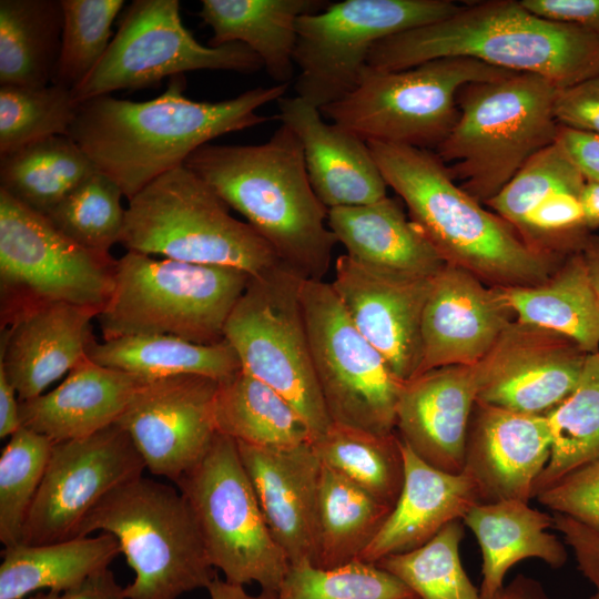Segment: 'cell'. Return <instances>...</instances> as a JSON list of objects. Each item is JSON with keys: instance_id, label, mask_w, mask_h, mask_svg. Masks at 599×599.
I'll return each instance as SVG.
<instances>
[{"instance_id": "cell-1", "label": "cell", "mask_w": 599, "mask_h": 599, "mask_svg": "<svg viewBox=\"0 0 599 599\" xmlns=\"http://www.w3.org/2000/svg\"><path fill=\"white\" fill-rule=\"evenodd\" d=\"M185 88V78L177 75L151 100L101 95L81 102L68 136L130 200L211 140L268 121L257 109L283 98L288 83L219 102L191 100Z\"/></svg>"}, {"instance_id": "cell-2", "label": "cell", "mask_w": 599, "mask_h": 599, "mask_svg": "<svg viewBox=\"0 0 599 599\" xmlns=\"http://www.w3.org/2000/svg\"><path fill=\"white\" fill-rule=\"evenodd\" d=\"M184 165L247 220L283 265L305 280L323 281L338 242L291 128L281 123L256 145L205 144Z\"/></svg>"}, {"instance_id": "cell-3", "label": "cell", "mask_w": 599, "mask_h": 599, "mask_svg": "<svg viewBox=\"0 0 599 599\" xmlns=\"http://www.w3.org/2000/svg\"><path fill=\"white\" fill-rule=\"evenodd\" d=\"M449 57L537 74L567 88L599 75V37L539 18L519 1L491 0L461 6L445 19L376 42L367 65L398 71Z\"/></svg>"}, {"instance_id": "cell-4", "label": "cell", "mask_w": 599, "mask_h": 599, "mask_svg": "<svg viewBox=\"0 0 599 599\" xmlns=\"http://www.w3.org/2000/svg\"><path fill=\"white\" fill-rule=\"evenodd\" d=\"M367 145L387 186L446 264L507 288L544 283L567 256L528 244L464 191L432 150L377 141Z\"/></svg>"}, {"instance_id": "cell-5", "label": "cell", "mask_w": 599, "mask_h": 599, "mask_svg": "<svg viewBox=\"0 0 599 599\" xmlns=\"http://www.w3.org/2000/svg\"><path fill=\"white\" fill-rule=\"evenodd\" d=\"M558 89L546 78L517 72L459 89L457 122L435 153L464 191L487 203L556 141Z\"/></svg>"}, {"instance_id": "cell-6", "label": "cell", "mask_w": 599, "mask_h": 599, "mask_svg": "<svg viewBox=\"0 0 599 599\" xmlns=\"http://www.w3.org/2000/svg\"><path fill=\"white\" fill-rule=\"evenodd\" d=\"M252 277L232 267L128 252L115 261L111 295L95 318L103 341L166 335L216 344Z\"/></svg>"}, {"instance_id": "cell-7", "label": "cell", "mask_w": 599, "mask_h": 599, "mask_svg": "<svg viewBox=\"0 0 599 599\" xmlns=\"http://www.w3.org/2000/svg\"><path fill=\"white\" fill-rule=\"evenodd\" d=\"M120 243L128 252L263 275L278 265L272 246L233 217L214 190L184 164L129 200Z\"/></svg>"}, {"instance_id": "cell-8", "label": "cell", "mask_w": 599, "mask_h": 599, "mask_svg": "<svg viewBox=\"0 0 599 599\" xmlns=\"http://www.w3.org/2000/svg\"><path fill=\"white\" fill-rule=\"evenodd\" d=\"M112 535L134 571L126 599H177L216 577L190 507L172 486L144 478L105 496L85 517L77 538Z\"/></svg>"}, {"instance_id": "cell-9", "label": "cell", "mask_w": 599, "mask_h": 599, "mask_svg": "<svg viewBox=\"0 0 599 599\" xmlns=\"http://www.w3.org/2000/svg\"><path fill=\"white\" fill-rule=\"evenodd\" d=\"M510 73L463 57L435 59L398 71L366 65L352 92L319 111L365 142L436 150L457 122L459 89Z\"/></svg>"}, {"instance_id": "cell-10", "label": "cell", "mask_w": 599, "mask_h": 599, "mask_svg": "<svg viewBox=\"0 0 599 599\" xmlns=\"http://www.w3.org/2000/svg\"><path fill=\"white\" fill-rule=\"evenodd\" d=\"M305 278L281 264L252 277L231 312L224 339L241 368L283 396L304 420L311 443L331 426L314 369L301 300Z\"/></svg>"}, {"instance_id": "cell-11", "label": "cell", "mask_w": 599, "mask_h": 599, "mask_svg": "<svg viewBox=\"0 0 599 599\" xmlns=\"http://www.w3.org/2000/svg\"><path fill=\"white\" fill-rule=\"evenodd\" d=\"M212 567L235 585L278 590L290 562L274 540L236 441L216 433L201 460L176 483Z\"/></svg>"}, {"instance_id": "cell-12", "label": "cell", "mask_w": 599, "mask_h": 599, "mask_svg": "<svg viewBox=\"0 0 599 599\" xmlns=\"http://www.w3.org/2000/svg\"><path fill=\"white\" fill-rule=\"evenodd\" d=\"M115 261L81 247L0 190L1 324L50 303L100 312L113 288Z\"/></svg>"}, {"instance_id": "cell-13", "label": "cell", "mask_w": 599, "mask_h": 599, "mask_svg": "<svg viewBox=\"0 0 599 599\" xmlns=\"http://www.w3.org/2000/svg\"><path fill=\"white\" fill-rule=\"evenodd\" d=\"M450 0H345L297 20L296 95L321 109L352 92L373 45L457 12Z\"/></svg>"}, {"instance_id": "cell-14", "label": "cell", "mask_w": 599, "mask_h": 599, "mask_svg": "<svg viewBox=\"0 0 599 599\" xmlns=\"http://www.w3.org/2000/svg\"><path fill=\"white\" fill-rule=\"evenodd\" d=\"M301 300L331 422L376 434L395 433L403 383L355 327L331 283L304 280Z\"/></svg>"}, {"instance_id": "cell-15", "label": "cell", "mask_w": 599, "mask_h": 599, "mask_svg": "<svg viewBox=\"0 0 599 599\" xmlns=\"http://www.w3.org/2000/svg\"><path fill=\"white\" fill-rule=\"evenodd\" d=\"M261 59L243 43L205 47L183 26L177 0H134L94 69L72 94L77 103L118 90L159 85L194 70L252 73Z\"/></svg>"}, {"instance_id": "cell-16", "label": "cell", "mask_w": 599, "mask_h": 599, "mask_svg": "<svg viewBox=\"0 0 599 599\" xmlns=\"http://www.w3.org/2000/svg\"><path fill=\"white\" fill-rule=\"evenodd\" d=\"M144 469L141 455L116 423L88 437L53 444L20 544L77 538L81 524L100 501L142 476Z\"/></svg>"}, {"instance_id": "cell-17", "label": "cell", "mask_w": 599, "mask_h": 599, "mask_svg": "<svg viewBox=\"0 0 599 599\" xmlns=\"http://www.w3.org/2000/svg\"><path fill=\"white\" fill-rule=\"evenodd\" d=\"M219 382L199 375L144 383L116 424L129 435L145 468L174 484L205 455L216 435Z\"/></svg>"}, {"instance_id": "cell-18", "label": "cell", "mask_w": 599, "mask_h": 599, "mask_svg": "<svg viewBox=\"0 0 599 599\" xmlns=\"http://www.w3.org/2000/svg\"><path fill=\"white\" fill-rule=\"evenodd\" d=\"M588 355L564 335L514 321L476 364V402L546 416L573 390Z\"/></svg>"}, {"instance_id": "cell-19", "label": "cell", "mask_w": 599, "mask_h": 599, "mask_svg": "<svg viewBox=\"0 0 599 599\" xmlns=\"http://www.w3.org/2000/svg\"><path fill=\"white\" fill-rule=\"evenodd\" d=\"M434 277L385 274L347 254L335 262L331 284L348 317L402 383L418 374L422 316Z\"/></svg>"}, {"instance_id": "cell-20", "label": "cell", "mask_w": 599, "mask_h": 599, "mask_svg": "<svg viewBox=\"0 0 599 599\" xmlns=\"http://www.w3.org/2000/svg\"><path fill=\"white\" fill-rule=\"evenodd\" d=\"M514 321L499 287L446 264L434 277L423 311L417 375L445 366L478 364Z\"/></svg>"}, {"instance_id": "cell-21", "label": "cell", "mask_w": 599, "mask_h": 599, "mask_svg": "<svg viewBox=\"0 0 599 599\" xmlns=\"http://www.w3.org/2000/svg\"><path fill=\"white\" fill-rule=\"evenodd\" d=\"M551 450L547 417L477 403L466 440L464 471L479 504L528 502Z\"/></svg>"}, {"instance_id": "cell-22", "label": "cell", "mask_w": 599, "mask_h": 599, "mask_svg": "<svg viewBox=\"0 0 599 599\" xmlns=\"http://www.w3.org/2000/svg\"><path fill=\"white\" fill-rule=\"evenodd\" d=\"M236 444L267 527L290 565H315L322 463L312 444Z\"/></svg>"}, {"instance_id": "cell-23", "label": "cell", "mask_w": 599, "mask_h": 599, "mask_svg": "<svg viewBox=\"0 0 599 599\" xmlns=\"http://www.w3.org/2000/svg\"><path fill=\"white\" fill-rule=\"evenodd\" d=\"M477 393L476 365L434 368L404 382L396 406L398 437L428 465L463 473Z\"/></svg>"}, {"instance_id": "cell-24", "label": "cell", "mask_w": 599, "mask_h": 599, "mask_svg": "<svg viewBox=\"0 0 599 599\" xmlns=\"http://www.w3.org/2000/svg\"><path fill=\"white\" fill-rule=\"evenodd\" d=\"M99 311L68 303L24 309L1 324L0 366L19 402L32 399L87 357Z\"/></svg>"}, {"instance_id": "cell-25", "label": "cell", "mask_w": 599, "mask_h": 599, "mask_svg": "<svg viewBox=\"0 0 599 599\" xmlns=\"http://www.w3.org/2000/svg\"><path fill=\"white\" fill-rule=\"evenodd\" d=\"M277 106V118L302 143L312 187L328 210L372 204L387 196V184L367 142L326 123L318 108L297 95L278 99Z\"/></svg>"}, {"instance_id": "cell-26", "label": "cell", "mask_w": 599, "mask_h": 599, "mask_svg": "<svg viewBox=\"0 0 599 599\" xmlns=\"http://www.w3.org/2000/svg\"><path fill=\"white\" fill-rule=\"evenodd\" d=\"M404 483L390 514L363 552L375 564L384 557L414 550L446 525L460 520L479 504L473 479L465 473L439 470L420 459L402 439Z\"/></svg>"}, {"instance_id": "cell-27", "label": "cell", "mask_w": 599, "mask_h": 599, "mask_svg": "<svg viewBox=\"0 0 599 599\" xmlns=\"http://www.w3.org/2000/svg\"><path fill=\"white\" fill-rule=\"evenodd\" d=\"M146 382L84 357L58 387L19 402L21 426L53 444L88 437L115 424Z\"/></svg>"}, {"instance_id": "cell-28", "label": "cell", "mask_w": 599, "mask_h": 599, "mask_svg": "<svg viewBox=\"0 0 599 599\" xmlns=\"http://www.w3.org/2000/svg\"><path fill=\"white\" fill-rule=\"evenodd\" d=\"M327 224L348 256L375 271L430 278L446 265L395 199L386 196L372 204L331 209Z\"/></svg>"}, {"instance_id": "cell-29", "label": "cell", "mask_w": 599, "mask_h": 599, "mask_svg": "<svg viewBox=\"0 0 599 599\" xmlns=\"http://www.w3.org/2000/svg\"><path fill=\"white\" fill-rule=\"evenodd\" d=\"M323 0H202L199 17L213 35L209 47L243 43L277 84L294 73L297 20L325 9ZM290 84V83H288Z\"/></svg>"}, {"instance_id": "cell-30", "label": "cell", "mask_w": 599, "mask_h": 599, "mask_svg": "<svg viewBox=\"0 0 599 599\" xmlns=\"http://www.w3.org/2000/svg\"><path fill=\"white\" fill-rule=\"evenodd\" d=\"M461 520L481 549V599L497 593L505 586L508 570L521 560L537 558L552 568L562 567L567 560L564 544L547 532L554 527V515L531 508L528 502L476 504Z\"/></svg>"}, {"instance_id": "cell-31", "label": "cell", "mask_w": 599, "mask_h": 599, "mask_svg": "<svg viewBox=\"0 0 599 599\" xmlns=\"http://www.w3.org/2000/svg\"><path fill=\"white\" fill-rule=\"evenodd\" d=\"M500 290L515 321L564 335L588 354L599 352V298L580 250L544 283Z\"/></svg>"}, {"instance_id": "cell-32", "label": "cell", "mask_w": 599, "mask_h": 599, "mask_svg": "<svg viewBox=\"0 0 599 599\" xmlns=\"http://www.w3.org/2000/svg\"><path fill=\"white\" fill-rule=\"evenodd\" d=\"M121 552L110 534L63 541L6 547L0 565V599H23L48 589L60 593L108 568Z\"/></svg>"}, {"instance_id": "cell-33", "label": "cell", "mask_w": 599, "mask_h": 599, "mask_svg": "<svg viewBox=\"0 0 599 599\" xmlns=\"http://www.w3.org/2000/svg\"><path fill=\"white\" fill-rule=\"evenodd\" d=\"M87 357L108 368L146 380L177 375H199L223 382L241 369L227 341L201 345L166 335L125 336L98 343L93 339Z\"/></svg>"}, {"instance_id": "cell-34", "label": "cell", "mask_w": 599, "mask_h": 599, "mask_svg": "<svg viewBox=\"0 0 599 599\" xmlns=\"http://www.w3.org/2000/svg\"><path fill=\"white\" fill-rule=\"evenodd\" d=\"M62 24L60 0H1L0 85L51 84Z\"/></svg>"}, {"instance_id": "cell-35", "label": "cell", "mask_w": 599, "mask_h": 599, "mask_svg": "<svg viewBox=\"0 0 599 599\" xmlns=\"http://www.w3.org/2000/svg\"><path fill=\"white\" fill-rule=\"evenodd\" d=\"M214 418L217 433L235 441L263 447L311 443L309 432L292 405L242 368L219 383Z\"/></svg>"}, {"instance_id": "cell-36", "label": "cell", "mask_w": 599, "mask_h": 599, "mask_svg": "<svg viewBox=\"0 0 599 599\" xmlns=\"http://www.w3.org/2000/svg\"><path fill=\"white\" fill-rule=\"evenodd\" d=\"M98 170L68 135H54L0 155V190L47 215Z\"/></svg>"}, {"instance_id": "cell-37", "label": "cell", "mask_w": 599, "mask_h": 599, "mask_svg": "<svg viewBox=\"0 0 599 599\" xmlns=\"http://www.w3.org/2000/svg\"><path fill=\"white\" fill-rule=\"evenodd\" d=\"M392 509L322 464L315 566L328 569L361 560Z\"/></svg>"}, {"instance_id": "cell-38", "label": "cell", "mask_w": 599, "mask_h": 599, "mask_svg": "<svg viewBox=\"0 0 599 599\" xmlns=\"http://www.w3.org/2000/svg\"><path fill=\"white\" fill-rule=\"evenodd\" d=\"M311 444L324 466L395 506L404 483L402 441L396 433L376 434L332 423Z\"/></svg>"}, {"instance_id": "cell-39", "label": "cell", "mask_w": 599, "mask_h": 599, "mask_svg": "<svg viewBox=\"0 0 599 599\" xmlns=\"http://www.w3.org/2000/svg\"><path fill=\"white\" fill-rule=\"evenodd\" d=\"M549 460L534 497L569 473L599 459V352L587 356L573 390L547 415Z\"/></svg>"}, {"instance_id": "cell-40", "label": "cell", "mask_w": 599, "mask_h": 599, "mask_svg": "<svg viewBox=\"0 0 599 599\" xmlns=\"http://www.w3.org/2000/svg\"><path fill=\"white\" fill-rule=\"evenodd\" d=\"M460 520L446 525L425 545L375 562L406 585L418 599H481L460 560Z\"/></svg>"}, {"instance_id": "cell-41", "label": "cell", "mask_w": 599, "mask_h": 599, "mask_svg": "<svg viewBox=\"0 0 599 599\" xmlns=\"http://www.w3.org/2000/svg\"><path fill=\"white\" fill-rule=\"evenodd\" d=\"M120 187L97 171L71 191L45 216L67 237L93 253L110 256L120 243L125 209Z\"/></svg>"}, {"instance_id": "cell-42", "label": "cell", "mask_w": 599, "mask_h": 599, "mask_svg": "<svg viewBox=\"0 0 599 599\" xmlns=\"http://www.w3.org/2000/svg\"><path fill=\"white\" fill-rule=\"evenodd\" d=\"M78 104L72 90L0 85V155L33 142L68 135Z\"/></svg>"}, {"instance_id": "cell-43", "label": "cell", "mask_w": 599, "mask_h": 599, "mask_svg": "<svg viewBox=\"0 0 599 599\" xmlns=\"http://www.w3.org/2000/svg\"><path fill=\"white\" fill-rule=\"evenodd\" d=\"M275 599H418L376 564L355 560L336 568L309 561L290 565Z\"/></svg>"}, {"instance_id": "cell-44", "label": "cell", "mask_w": 599, "mask_h": 599, "mask_svg": "<svg viewBox=\"0 0 599 599\" xmlns=\"http://www.w3.org/2000/svg\"><path fill=\"white\" fill-rule=\"evenodd\" d=\"M53 443L21 426L0 457V541L20 544L23 525L43 478Z\"/></svg>"}, {"instance_id": "cell-45", "label": "cell", "mask_w": 599, "mask_h": 599, "mask_svg": "<svg viewBox=\"0 0 599 599\" xmlns=\"http://www.w3.org/2000/svg\"><path fill=\"white\" fill-rule=\"evenodd\" d=\"M61 44L52 83L73 90L94 69L111 40L123 0H60Z\"/></svg>"}, {"instance_id": "cell-46", "label": "cell", "mask_w": 599, "mask_h": 599, "mask_svg": "<svg viewBox=\"0 0 599 599\" xmlns=\"http://www.w3.org/2000/svg\"><path fill=\"white\" fill-rule=\"evenodd\" d=\"M585 185L578 167L555 141L534 154L486 204L518 232L528 214L548 195Z\"/></svg>"}, {"instance_id": "cell-47", "label": "cell", "mask_w": 599, "mask_h": 599, "mask_svg": "<svg viewBox=\"0 0 599 599\" xmlns=\"http://www.w3.org/2000/svg\"><path fill=\"white\" fill-rule=\"evenodd\" d=\"M536 498L554 514L599 532V459L564 476Z\"/></svg>"}, {"instance_id": "cell-48", "label": "cell", "mask_w": 599, "mask_h": 599, "mask_svg": "<svg viewBox=\"0 0 599 599\" xmlns=\"http://www.w3.org/2000/svg\"><path fill=\"white\" fill-rule=\"evenodd\" d=\"M554 115L559 125L599 135V75L559 88Z\"/></svg>"}, {"instance_id": "cell-49", "label": "cell", "mask_w": 599, "mask_h": 599, "mask_svg": "<svg viewBox=\"0 0 599 599\" xmlns=\"http://www.w3.org/2000/svg\"><path fill=\"white\" fill-rule=\"evenodd\" d=\"M535 16L582 28L599 37V0H520Z\"/></svg>"}, {"instance_id": "cell-50", "label": "cell", "mask_w": 599, "mask_h": 599, "mask_svg": "<svg viewBox=\"0 0 599 599\" xmlns=\"http://www.w3.org/2000/svg\"><path fill=\"white\" fill-rule=\"evenodd\" d=\"M554 527L572 549L579 570L599 592V532L560 514H554Z\"/></svg>"}, {"instance_id": "cell-51", "label": "cell", "mask_w": 599, "mask_h": 599, "mask_svg": "<svg viewBox=\"0 0 599 599\" xmlns=\"http://www.w3.org/2000/svg\"><path fill=\"white\" fill-rule=\"evenodd\" d=\"M556 142L565 150L586 182L599 183V135L559 125Z\"/></svg>"}, {"instance_id": "cell-52", "label": "cell", "mask_w": 599, "mask_h": 599, "mask_svg": "<svg viewBox=\"0 0 599 599\" xmlns=\"http://www.w3.org/2000/svg\"><path fill=\"white\" fill-rule=\"evenodd\" d=\"M59 599H126L112 570L101 569L78 586L62 592Z\"/></svg>"}, {"instance_id": "cell-53", "label": "cell", "mask_w": 599, "mask_h": 599, "mask_svg": "<svg viewBox=\"0 0 599 599\" xmlns=\"http://www.w3.org/2000/svg\"><path fill=\"white\" fill-rule=\"evenodd\" d=\"M20 427L19 398L0 366V437L12 436Z\"/></svg>"}, {"instance_id": "cell-54", "label": "cell", "mask_w": 599, "mask_h": 599, "mask_svg": "<svg viewBox=\"0 0 599 599\" xmlns=\"http://www.w3.org/2000/svg\"><path fill=\"white\" fill-rule=\"evenodd\" d=\"M489 599H549V597L537 580L518 575Z\"/></svg>"}, {"instance_id": "cell-55", "label": "cell", "mask_w": 599, "mask_h": 599, "mask_svg": "<svg viewBox=\"0 0 599 599\" xmlns=\"http://www.w3.org/2000/svg\"><path fill=\"white\" fill-rule=\"evenodd\" d=\"M211 599H275L274 592L261 590L258 595L246 592L244 586L220 579L217 576L207 587Z\"/></svg>"}, {"instance_id": "cell-56", "label": "cell", "mask_w": 599, "mask_h": 599, "mask_svg": "<svg viewBox=\"0 0 599 599\" xmlns=\"http://www.w3.org/2000/svg\"><path fill=\"white\" fill-rule=\"evenodd\" d=\"M581 204L587 229L599 227V183L586 182L581 193Z\"/></svg>"}, {"instance_id": "cell-57", "label": "cell", "mask_w": 599, "mask_h": 599, "mask_svg": "<svg viewBox=\"0 0 599 599\" xmlns=\"http://www.w3.org/2000/svg\"><path fill=\"white\" fill-rule=\"evenodd\" d=\"M580 252L599 298V236L590 233L585 240Z\"/></svg>"}, {"instance_id": "cell-58", "label": "cell", "mask_w": 599, "mask_h": 599, "mask_svg": "<svg viewBox=\"0 0 599 599\" xmlns=\"http://www.w3.org/2000/svg\"><path fill=\"white\" fill-rule=\"evenodd\" d=\"M60 595L61 593L58 591L48 590L47 592H43V591L35 592L29 599H59Z\"/></svg>"}, {"instance_id": "cell-59", "label": "cell", "mask_w": 599, "mask_h": 599, "mask_svg": "<svg viewBox=\"0 0 599 599\" xmlns=\"http://www.w3.org/2000/svg\"><path fill=\"white\" fill-rule=\"evenodd\" d=\"M589 599H599V592L596 591Z\"/></svg>"}]
</instances>
